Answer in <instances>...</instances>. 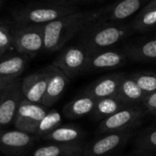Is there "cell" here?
<instances>
[{
    "label": "cell",
    "mask_w": 156,
    "mask_h": 156,
    "mask_svg": "<svg viewBox=\"0 0 156 156\" xmlns=\"http://www.w3.org/2000/svg\"><path fill=\"white\" fill-rule=\"evenodd\" d=\"M150 0H119L108 7L97 10V20L122 23L131 17Z\"/></svg>",
    "instance_id": "cell-11"
},
{
    "label": "cell",
    "mask_w": 156,
    "mask_h": 156,
    "mask_svg": "<svg viewBox=\"0 0 156 156\" xmlns=\"http://www.w3.org/2000/svg\"><path fill=\"white\" fill-rule=\"evenodd\" d=\"M144 105L148 112L156 116V91L146 96Z\"/></svg>",
    "instance_id": "cell-28"
},
{
    "label": "cell",
    "mask_w": 156,
    "mask_h": 156,
    "mask_svg": "<svg viewBox=\"0 0 156 156\" xmlns=\"http://www.w3.org/2000/svg\"><path fill=\"white\" fill-rule=\"evenodd\" d=\"M95 104V99L82 93L80 96L72 100L63 108V113L69 119H79L91 114Z\"/></svg>",
    "instance_id": "cell-18"
},
{
    "label": "cell",
    "mask_w": 156,
    "mask_h": 156,
    "mask_svg": "<svg viewBox=\"0 0 156 156\" xmlns=\"http://www.w3.org/2000/svg\"><path fill=\"white\" fill-rule=\"evenodd\" d=\"M23 99L21 81L18 80L0 91V131L5 130L14 122L18 106Z\"/></svg>",
    "instance_id": "cell-9"
},
{
    "label": "cell",
    "mask_w": 156,
    "mask_h": 156,
    "mask_svg": "<svg viewBox=\"0 0 156 156\" xmlns=\"http://www.w3.org/2000/svg\"><path fill=\"white\" fill-rule=\"evenodd\" d=\"M95 20H97V11H77L43 25L44 50L46 52L60 50L88 24Z\"/></svg>",
    "instance_id": "cell-1"
},
{
    "label": "cell",
    "mask_w": 156,
    "mask_h": 156,
    "mask_svg": "<svg viewBox=\"0 0 156 156\" xmlns=\"http://www.w3.org/2000/svg\"><path fill=\"white\" fill-rule=\"evenodd\" d=\"M54 3H58V4H64V5H73V4L75 3H79V2H86V1H93V0H53Z\"/></svg>",
    "instance_id": "cell-30"
},
{
    "label": "cell",
    "mask_w": 156,
    "mask_h": 156,
    "mask_svg": "<svg viewBox=\"0 0 156 156\" xmlns=\"http://www.w3.org/2000/svg\"><path fill=\"white\" fill-rule=\"evenodd\" d=\"M85 132L75 125L58 126L43 138L54 144H83Z\"/></svg>",
    "instance_id": "cell-16"
},
{
    "label": "cell",
    "mask_w": 156,
    "mask_h": 156,
    "mask_svg": "<svg viewBox=\"0 0 156 156\" xmlns=\"http://www.w3.org/2000/svg\"><path fill=\"white\" fill-rule=\"evenodd\" d=\"M134 31L144 32L156 27V9H141L132 22Z\"/></svg>",
    "instance_id": "cell-24"
},
{
    "label": "cell",
    "mask_w": 156,
    "mask_h": 156,
    "mask_svg": "<svg viewBox=\"0 0 156 156\" xmlns=\"http://www.w3.org/2000/svg\"><path fill=\"white\" fill-rule=\"evenodd\" d=\"M116 97L127 105L144 103L146 94L139 87L132 75L123 74Z\"/></svg>",
    "instance_id": "cell-15"
},
{
    "label": "cell",
    "mask_w": 156,
    "mask_h": 156,
    "mask_svg": "<svg viewBox=\"0 0 156 156\" xmlns=\"http://www.w3.org/2000/svg\"><path fill=\"white\" fill-rule=\"evenodd\" d=\"M11 45H12V34L10 33L9 28L0 24V49L6 51Z\"/></svg>",
    "instance_id": "cell-27"
},
{
    "label": "cell",
    "mask_w": 156,
    "mask_h": 156,
    "mask_svg": "<svg viewBox=\"0 0 156 156\" xmlns=\"http://www.w3.org/2000/svg\"><path fill=\"white\" fill-rule=\"evenodd\" d=\"M28 56H13L0 61V78L17 80V77L24 71Z\"/></svg>",
    "instance_id": "cell-21"
},
{
    "label": "cell",
    "mask_w": 156,
    "mask_h": 156,
    "mask_svg": "<svg viewBox=\"0 0 156 156\" xmlns=\"http://www.w3.org/2000/svg\"><path fill=\"white\" fill-rule=\"evenodd\" d=\"M12 34V46L21 55L34 56L44 50L43 25L18 26Z\"/></svg>",
    "instance_id": "cell-4"
},
{
    "label": "cell",
    "mask_w": 156,
    "mask_h": 156,
    "mask_svg": "<svg viewBox=\"0 0 156 156\" xmlns=\"http://www.w3.org/2000/svg\"><path fill=\"white\" fill-rule=\"evenodd\" d=\"M33 141L31 134L19 130H1L0 146L8 149H22L27 147Z\"/></svg>",
    "instance_id": "cell-20"
},
{
    "label": "cell",
    "mask_w": 156,
    "mask_h": 156,
    "mask_svg": "<svg viewBox=\"0 0 156 156\" xmlns=\"http://www.w3.org/2000/svg\"><path fill=\"white\" fill-rule=\"evenodd\" d=\"M127 106H130V105L123 103L117 97L101 99V100L96 101V104L91 113V116L95 120L102 121L105 118H108L109 116L114 114L115 112L121 111L122 109Z\"/></svg>",
    "instance_id": "cell-22"
},
{
    "label": "cell",
    "mask_w": 156,
    "mask_h": 156,
    "mask_svg": "<svg viewBox=\"0 0 156 156\" xmlns=\"http://www.w3.org/2000/svg\"><path fill=\"white\" fill-rule=\"evenodd\" d=\"M142 9H144V10L156 9V0H150Z\"/></svg>",
    "instance_id": "cell-31"
},
{
    "label": "cell",
    "mask_w": 156,
    "mask_h": 156,
    "mask_svg": "<svg viewBox=\"0 0 156 156\" xmlns=\"http://www.w3.org/2000/svg\"><path fill=\"white\" fill-rule=\"evenodd\" d=\"M77 11L79 10L74 5L53 3L41 5H27L19 8L13 13V17L18 26L45 25Z\"/></svg>",
    "instance_id": "cell-3"
},
{
    "label": "cell",
    "mask_w": 156,
    "mask_h": 156,
    "mask_svg": "<svg viewBox=\"0 0 156 156\" xmlns=\"http://www.w3.org/2000/svg\"><path fill=\"white\" fill-rule=\"evenodd\" d=\"M5 52V50H3V49H0V57L4 54Z\"/></svg>",
    "instance_id": "cell-32"
},
{
    "label": "cell",
    "mask_w": 156,
    "mask_h": 156,
    "mask_svg": "<svg viewBox=\"0 0 156 156\" xmlns=\"http://www.w3.org/2000/svg\"><path fill=\"white\" fill-rule=\"evenodd\" d=\"M84 144H50L37 148L33 156H84Z\"/></svg>",
    "instance_id": "cell-17"
},
{
    "label": "cell",
    "mask_w": 156,
    "mask_h": 156,
    "mask_svg": "<svg viewBox=\"0 0 156 156\" xmlns=\"http://www.w3.org/2000/svg\"><path fill=\"white\" fill-rule=\"evenodd\" d=\"M16 80H10V79H1L0 78V91L5 89L6 87L10 86L12 83H14Z\"/></svg>",
    "instance_id": "cell-29"
},
{
    "label": "cell",
    "mask_w": 156,
    "mask_h": 156,
    "mask_svg": "<svg viewBox=\"0 0 156 156\" xmlns=\"http://www.w3.org/2000/svg\"><path fill=\"white\" fill-rule=\"evenodd\" d=\"M133 135V129L101 133L84 145V156H109L124 145Z\"/></svg>",
    "instance_id": "cell-7"
},
{
    "label": "cell",
    "mask_w": 156,
    "mask_h": 156,
    "mask_svg": "<svg viewBox=\"0 0 156 156\" xmlns=\"http://www.w3.org/2000/svg\"><path fill=\"white\" fill-rule=\"evenodd\" d=\"M49 78L41 104L47 108L54 105L65 91L69 79L54 65L48 66Z\"/></svg>",
    "instance_id": "cell-14"
},
{
    "label": "cell",
    "mask_w": 156,
    "mask_h": 156,
    "mask_svg": "<svg viewBox=\"0 0 156 156\" xmlns=\"http://www.w3.org/2000/svg\"><path fill=\"white\" fill-rule=\"evenodd\" d=\"M124 52L133 61H154L156 60V37L129 45L125 48Z\"/></svg>",
    "instance_id": "cell-19"
},
{
    "label": "cell",
    "mask_w": 156,
    "mask_h": 156,
    "mask_svg": "<svg viewBox=\"0 0 156 156\" xmlns=\"http://www.w3.org/2000/svg\"><path fill=\"white\" fill-rule=\"evenodd\" d=\"M128 58L124 50L105 48L90 51L84 72L115 69L123 66Z\"/></svg>",
    "instance_id": "cell-10"
},
{
    "label": "cell",
    "mask_w": 156,
    "mask_h": 156,
    "mask_svg": "<svg viewBox=\"0 0 156 156\" xmlns=\"http://www.w3.org/2000/svg\"><path fill=\"white\" fill-rule=\"evenodd\" d=\"M123 74L124 73H113L103 76L89 84L82 93L92 97L96 101L104 98L116 97Z\"/></svg>",
    "instance_id": "cell-13"
},
{
    "label": "cell",
    "mask_w": 156,
    "mask_h": 156,
    "mask_svg": "<svg viewBox=\"0 0 156 156\" xmlns=\"http://www.w3.org/2000/svg\"><path fill=\"white\" fill-rule=\"evenodd\" d=\"M89 56L90 51L84 46L73 45L64 48L52 65L60 69L69 79H73L85 71Z\"/></svg>",
    "instance_id": "cell-5"
},
{
    "label": "cell",
    "mask_w": 156,
    "mask_h": 156,
    "mask_svg": "<svg viewBox=\"0 0 156 156\" xmlns=\"http://www.w3.org/2000/svg\"><path fill=\"white\" fill-rule=\"evenodd\" d=\"M1 1H2V0H0V3H1Z\"/></svg>",
    "instance_id": "cell-33"
},
{
    "label": "cell",
    "mask_w": 156,
    "mask_h": 156,
    "mask_svg": "<svg viewBox=\"0 0 156 156\" xmlns=\"http://www.w3.org/2000/svg\"><path fill=\"white\" fill-rule=\"evenodd\" d=\"M61 122L62 116L60 112L57 110H49L43 120H41V122H39L35 135L40 137L46 136L48 133L58 127Z\"/></svg>",
    "instance_id": "cell-25"
},
{
    "label": "cell",
    "mask_w": 156,
    "mask_h": 156,
    "mask_svg": "<svg viewBox=\"0 0 156 156\" xmlns=\"http://www.w3.org/2000/svg\"><path fill=\"white\" fill-rule=\"evenodd\" d=\"M48 78L49 72L48 67L24 78L21 81V90L24 99L34 103L41 104L47 90Z\"/></svg>",
    "instance_id": "cell-12"
},
{
    "label": "cell",
    "mask_w": 156,
    "mask_h": 156,
    "mask_svg": "<svg viewBox=\"0 0 156 156\" xmlns=\"http://www.w3.org/2000/svg\"><path fill=\"white\" fill-rule=\"evenodd\" d=\"M144 116V112L139 106H127L108 118L101 121L97 133L101 134L134 129L140 124Z\"/></svg>",
    "instance_id": "cell-6"
},
{
    "label": "cell",
    "mask_w": 156,
    "mask_h": 156,
    "mask_svg": "<svg viewBox=\"0 0 156 156\" xmlns=\"http://www.w3.org/2000/svg\"><path fill=\"white\" fill-rule=\"evenodd\" d=\"M132 25L118 22L95 20L88 24L80 33V43L90 52L111 48L131 35Z\"/></svg>",
    "instance_id": "cell-2"
},
{
    "label": "cell",
    "mask_w": 156,
    "mask_h": 156,
    "mask_svg": "<svg viewBox=\"0 0 156 156\" xmlns=\"http://www.w3.org/2000/svg\"><path fill=\"white\" fill-rule=\"evenodd\" d=\"M139 87L147 95L156 91V73L152 71H139L131 74Z\"/></svg>",
    "instance_id": "cell-26"
},
{
    "label": "cell",
    "mask_w": 156,
    "mask_h": 156,
    "mask_svg": "<svg viewBox=\"0 0 156 156\" xmlns=\"http://www.w3.org/2000/svg\"><path fill=\"white\" fill-rule=\"evenodd\" d=\"M137 153L143 155L156 154V126L144 130L135 142Z\"/></svg>",
    "instance_id": "cell-23"
},
{
    "label": "cell",
    "mask_w": 156,
    "mask_h": 156,
    "mask_svg": "<svg viewBox=\"0 0 156 156\" xmlns=\"http://www.w3.org/2000/svg\"><path fill=\"white\" fill-rule=\"evenodd\" d=\"M47 107L39 103H34L23 99L18 106L15 120L14 127L16 130L35 135L38 124L48 113Z\"/></svg>",
    "instance_id": "cell-8"
}]
</instances>
